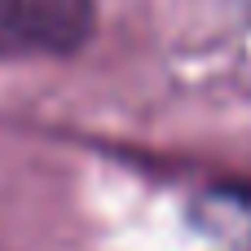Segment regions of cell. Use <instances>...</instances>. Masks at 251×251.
Wrapping results in <instances>:
<instances>
[{"label": "cell", "instance_id": "2", "mask_svg": "<svg viewBox=\"0 0 251 251\" xmlns=\"http://www.w3.org/2000/svg\"><path fill=\"white\" fill-rule=\"evenodd\" d=\"M203 225L207 234L251 251V185H221L203 199Z\"/></svg>", "mask_w": 251, "mask_h": 251}, {"label": "cell", "instance_id": "1", "mask_svg": "<svg viewBox=\"0 0 251 251\" xmlns=\"http://www.w3.org/2000/svg\"><path fill=\"white\" fill-rule=\"evenodd\" d=\"M93 31V0H0V62L71 53Z\"/></svg>", "mask_w": 251, "mask_h": 251}]
</instances>
